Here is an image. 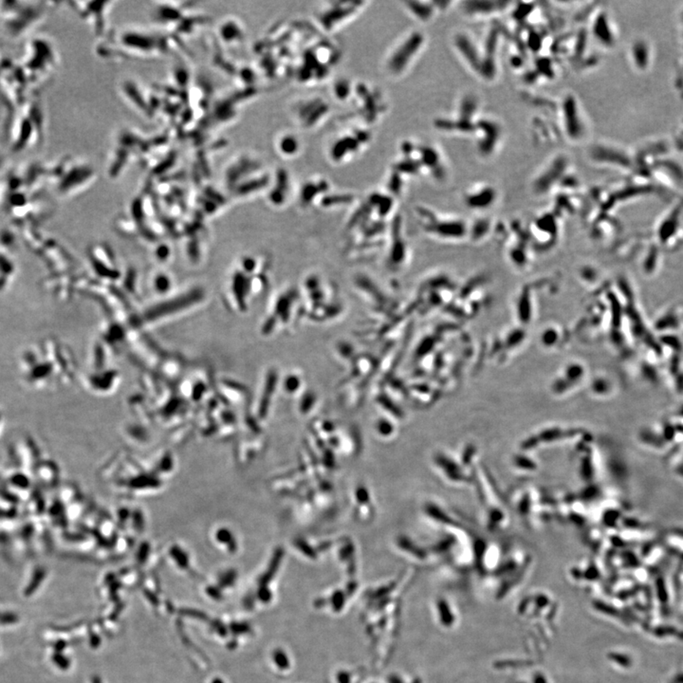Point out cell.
I'll use <instances>...</instances> for the list:
<instances>
[{
  "instance_id": "6da1fadb",
  "label": "cell",
  "mask_w": 683,
  "mask_h": 683,
  "mask_svg": "<svg viewBox=\"0 0 683 683\" xmlns=\"http://www.w3.org/2000/svg\"><path fill=\"white\" fill-rule=\"evenodd\" d=\"M45 12V8L37 2H4L1 15L5 32L15 39L29 34L42 21Z\"/></svg>"
},
{
  "instance_id": "7a4b0ae2",
  "label": "cell",
  "mask_w": 683,
  "mask_h": 683,
  "mask_svg": "<svg viewBox=\"0 0 683 683\" xmlns=\"http://www.w3.org/2000/svg\"><path fill=\"white\" fill-rule=\"evenodd\" d=\"M56 65V53L47 39L37 38L30 42L25 62L22 68L30 83H37L48 75Z\"/></svg>"
},
{
  "instance_id": "3957f363",
  "label": "cell",
  "mask_w": 683,
  "mask_h": 683,
  "mask_svg": "<svg viewBox=\"0 0 683 683\" xmlns=\"http://www.w3.org/2000/svg\"><path fill=\"white\" fill-rule=\"evenodd\" d=\"M42 121L39 106L32 103L16 122L13 137V151L20 152L39 140L42 134Z\"/></svg>"
},
{
  "instance_id": "277c9868",
  "label": "cell",
  "mask_w": 683,
  "mask_h": 683,
  "mask_svg": "<svg viewBox=\"0 0 683 683\" xmlns=\"http://www.w3.org/2000/svg\"><path fill=\"white\" fill-rule=\"evenodd\" d=\"M423 38L420 34L409 35L397 45L387 61V70L393 75H400L417 56Z\"/></svg>"
},
{
  "instance_id": "5b68a950",
  "label": "cell",
  "mask_w": 683,
  "mask_h": 683,
  "mask_svg": "<svg viewBox=\"0 0 683 683\" xmlns=\"http://www.w3.org/2000/svg\"><path fill=\"white\" fill-rule=\"evenodd\" d=\"M278 149L286 156L296 154L299 149V142L292 135H284L278 141Z\"/></svg>"
},
{
  "instance_id": "8992f818",
  "label": "cell",
  "mask_w": 683,
  "mask_h": 683,
  "mask_svg": "<svg viewBox=\"0 0 683 683\" xmlns=\"http://www.w3.org/2000/svg\"><path fill=\"white\" fill-rule=\"evenodd\" d=\"M5 165H6V158L4 155L0 154V172L4 171Z\"/></svg>"
},
{
  "instance_id": "52a82bcc",
  "label": "cell",
  "mask_w": 683,
  "mask_h": 683,
  "mask_svg": "<svg viewBox=\"0 0 683 683\" xmlns=\"http://www.w3.org/2000/svg\"><path fill=\"white\" fill-rule=\"evenodd\" d=\"M0 65H1V64H0Z\"/></svg>"
}]
</instances>
